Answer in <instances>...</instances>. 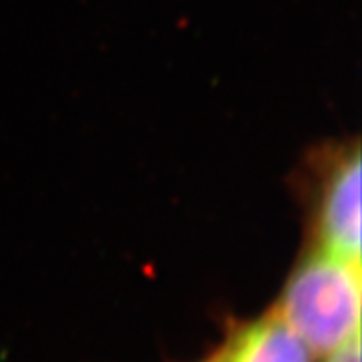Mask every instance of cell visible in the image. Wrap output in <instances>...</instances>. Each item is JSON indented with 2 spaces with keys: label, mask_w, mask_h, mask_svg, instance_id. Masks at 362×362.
<instances>
[{
  "label": "cell",
  "mask_w": 362,
  "mask_h": 362,
  "mask_svg": "<svg viewBox=\"0 0 362 362\" xmlns=\"http://www.w3.org/2000/svg\"><path fill=\"white\" fill-rule=\"evenodd\" d=\"M279 316L320 355L361 334L358 262L325 250L303 262L288 281Z\"/></svg>",
  "instance_id": "cell-1"
},
{
  "label": "cell",
  "mask_w": 362,
  "mask_h": 362,
  "mask_svg": "<svg viewBox=\"0 0 362 362\" xmlns=\"http://www.w3.org/2000/svg\"><path fill=\"white\" fill-rule=\"evenodd\" d=\"M324 250L361 261V158L344 159L329 180L320 211Z\"/></svg>",
  "instance_id": "cell-2"
},
{
  "label": "cell",
  "mask_w": 362,
  "mask_h": 362,
  "mask_svg": "<svg viewBox=\"0 0 362 362\" xmlns=\"http://www.w3.org/2000/svg\"><path fill=\"white\" fill-rule=\"evenodd\" d=\"M213 362H313V351L277 313L244 327Z\"/></svg>",
  "instance_id": "cell-3"
},
{
  "label": "cell",
  "mask_w": 362,
  "mask_h": 362,
  "mask_svg": "<svg viewBox=\"0 0 362 362\" xmlns=\"http://www.w3.org/2000/svg\"><path fill=\"white\" fill-rule=\"evenodd\" d=\"M327 355V362H361V334L351 337Z\"/></svg>",
  "instance_id": "cell-4"
}]
</instances>
